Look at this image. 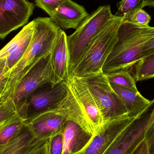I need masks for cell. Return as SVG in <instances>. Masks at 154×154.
I'll return each mask as SVG.
<instances>
[{"instance_id": "obj_5", "label": "cell", "mask_w": 154, "mask_h": 154, "mask_svg": "<svg viewBox=\"0 0 154 154\" xmlns=\"http://www.w3.org/2000/svg\"><path fill=\"white\" fill-rule=\"evenodd\" d=\"M94 97L104 121L128 115L117 94L103 73L80 79Z\"/></svg>"}, {"instance_id": "obj_4", "label": "cell", "mask_w": 154, "mask_h": 154, "mask_svg": "<svg viewBox=\"0 0 154 154\" xmlns=\"http://www.w3.org/2000/svg\"><path fill=\"white\" fill-rule=\"evenodd\" d=\"M114 16L110 5L100 6L87 17L73 34L67 36L68 76L86 46Z\"/></svg>"}, {"instance_id": "obj_20", "label": "cell", "mask_w": 154, "mask_h": 154, "mask_svg": "<svg viewBox=\"0 0 154 154\" xmlns=\"http://www.w3.org/2000/svg\"><path fill=\"white\" fill-rule=\"evenodd\" d=\"M134 66V77L136 81L154 78V53L143 58Z\"/></svg>"}, {"instance_id": "obj_2", "label": "cell", "mask_w": 154, "mask_h": 154, "mask_svg": "<svg viewBox=\"0 0 154 154\" xmlns=\"http://www.w3.org/2000/svg\"><path fill=\"white\" fill-rule=\"evenodd\" d=\"M153 37L154 27L123 20L119 30L117 42L102 68L103 74L129 70L141 60L144 46Z\"/></svg>"}, {"instance_id": "obj_19", "label": "cell", "mask_w": 154, "mask_h": 154, "mask_svg": "<svg viewBox=\"0 0 154 154\" xmlns=\"http://www.w3.org/2000/svg\"><path fill=\"white\" fill-rule=\"evenodd\" d=\"M33 27L29 31L24 38L22 40L18 47L6 58V63L4 69V75L9 78V74L12 69L17 65L23 57L30 43L33 34Z\"/></svg>"}, {"instance_id": "obj_31", "label": "cell", "mask_w": 154, "mask_h": 154, "mask_svg": "<svg viewBox=\"0 0 154 154\" xmlns=\"http://www.w3.org/2000/svg\"><path fill=\"white\" fill-rule=\"evenodd\" d=\"M30 154H49V139L44 145Z\"/></svg>"}, {"instance_id": "obj_10", "label": "cell", "mask_w": 154, "mask_h": 154, "mask_svg": "<svg viewBox=\"0 0 154 154\" xmlns=\"http://www.w3.org/2000/svg\"><path fill=\"white\" fill-rule=\"evenodd\" d=\"M154 105V100L153 101ZM154 120V106L151 112L135 120L112 143L104 154H131L143 141L146 132Z\"/></svg>"}, {"instance_id": "obj_12", "label": "cell", "mask_w": 154, "mask_h": 154, "mask_svg": "<svg viewBox=\"0 0 154 154\" xmlns=\"http://www.w3.org/2000/svg\"><path fill=\"white\" fill-rule=\"evenodd\" d=\"M68 120L57 108L42 113L26 122L36 138L48 140L61 134Z\"/></svg>"}, {"instance_id": "obj_30", "label": "cell", "mask_w": 154, "mask_h": 154, "mask_svg": "<svg viewBox=\"0 0 154 154\" xmlns=\"http://www.w3.org/2000/svg\"><path fill=\"white\" fill-rule=\"evenodd\" d=\"M154 53V37L146 43L141 53V59L144 57Z\"/></svg>"}, {"instance_id": "obj_28", "label": "cell", "mask_w": 154, "mask_h": 154, "mask_svg": "<svg viewBox=\"0 0 154 154\" xmlns=\"http://www.w3.org/2000/svg\"><path fill=\"white\" fill-rule=\"evenodd\" d=\"M144 140L146 143L148 154H154V120L146 132Z\"/></svg>"}, {"instance_id": "obj_33", "label": "cell", "mask_w": 154, "mask_h": 154, "mask_svg": "<svg viewBox=\"0 0 154 154\" xmlns=\"http://www.w3.org/2000/svg\"><path fill=\"white\" fill-rule=\"evenodd\" d=\"M144 7L146 6L154 7V0H144Z\"/></svg>"}, {"instance_id": "obj_11", "label": "cell", "mask_w": 154, "mask_h": 154, "mask_svg": "<svg viewBox=\"0 0 154 154\" xmlns=\"http://www.w3.org/2000/svg\"><path fill=\"white\" fill-rule=\"evenodd\" d=\"M34 10L28 0H0V39L25 25Z\"/></svg>"}, {"instance_id": "obj_22", "label": "cell", "mask_w": 154, "mask_h": 154, "mask_svg": "<svg viewBox=\"0 0 154 154\" xmlns=\"http://www.w3.org/2000/svg\"><path fill=\"white\" fill-rule=\"evenodd\" d=\"M33 25L34 22L32 20L24 26L22 29L0 51V60L7 57L15 50Z\"/></svg>"}, {"instance_id": "obj_24", "label": "cell", "mask_w": 154, "mask_h": 154, "mask_svg": "<svg viewBox=\"0 0 154 154\" xmlns=\"http://www.w3.org/2000/svg\"><path fill=\"white\" fill-rule=\"evenodd\" d=\"M16 108L12 98L0 102V129L16 114Z\"/></svg>"}, {"instance_id": "obj_7", "label": "cell", "mask_w": 154, "mask_h": 154, "mask_svg": "<svg viewBox=\"0 0 154 154\" xmlns=\"http://www.w3.org/2000/svg\"><path fill=\"white\" fill-rule=\"evenodd\" d=\"M67 94L64 81L53 86L45 83L36 89L25 104L26 120L29 121L44 112L57 109Z\"/></svg>"}, {"instance_id": "obj_16", "label": "cell", "mask_w": 154, "mask_h": 154, "mask_svg": "<svg viewBox=\"0 0 154 154\" xmlns=\"http://www.w3.org/2000/svg\"><path fill=\"white\" fill-rule=\"evenodd\" d=\"M62 134L63 149L61 154H75L79 152L92 136L75 122L69 120L67 121Z\"/></svg>"}, {"instance_id": "obj_27", "label": "cell", "mask_w": 154, "mask_h": 154, "mask_svg": "<svg viewBox=\"0 0 154 154\" xmlns=\"http://www.w3.org/2000/svg\"><path fill=\"white\" fill-rule=\"evenodd\" d=\"M63 149L62 133L49 138V154H61Z\"/></svg>"}, {"instance_id": "obj_32", "label": "cell", "mask_w": 154, "mask_h": 154, "mask_svg": "<svg viewBox=\"0 0 154 154\" xmlns=\"http://www.w3.org/2000/svg\"><path fill=\"white\" fill-rule=\"evenodd\" d=\"M131 154H149L146 143L144 139Z\"/></svg>"}, {"instance_id": "obj_15", "label": "cell", "mask_w": 154, "mask_h": 154, "mask_svg": "<svg viewBox=\"0 0 154 154\" xmlns=\"http://www.w3.org/2000/svg\"><path fill=\"white\" fill-rule=\"evenodd\" d=\"M48 140L36 138L25 121L22 130L15 139L6 144L0 145V154H30Z\"/></svg>"}, {"instance_id": "obj_34", "label": "cell", "mask_w": 154, "mask_h": 154, "mask_svg": "<svg viewBox=\"0 0 154 154\" xmlns=\"http://www.w3.org/2000/svg\"><path fill=\"white\" fill-rule=\"evenodd\" d=\"M2 100H1V99H0V102H2Z\"/></svg>"}, {"instance_id": "obj_1", "label": "cell", "mask_w": 154, "mask_h": 154, "mask_svg": "<svg viewBox=\"0 0 154 154\" xmlns=\"http://www.w3.org/2000/svg\"><path fill=\"white\" fill-rule=\"evenodd\" d=\"M33 22L34 29L30 43L23 57L9 73L1 98L2 101L11 98L21 79L38 61L50 53L56 39L62 30L51 18L38 17Z\"/></svg>"}, {"instance_id": "obj_25", "label": "cell", "mask_w": 154, "mask_h": 154, "mask_svg": "<svg viewBox=\"0 0 154 154\" xmlns=\"http://www.w3.org/2000/svg\"><path fill=\"white\" fill-rule=\"evenodd\" d=\"M124 21L134 23L142 26H149L151 17L143 9L134 11L123 17Z\"/></svg>"}, {"instance_id": "obj_17", "label": "cell", "mask_w": 154, "mask_h": 154, "mask_svg": "<svg viewBox=\"0 0 154 154\" xmlns=\"http://www.w3.org/2000/svg\"><path fill=\"white\" fill-rule=\"evenodd\" d=\"M110 85L122 100L129 116L137 119L148 111L151 101L143 97L140 92L115 84Z\"/></svg>"}, {"instance_id": "obj_29", "label": "cell", "mask_w": 154, "mask_h": 154, "mask_svg": "<svg viewBox=\"0 0 154 154\" xmlns=\"http://www.w3.org/2000/svg\"><path fill=\"white\" fill-rule=\"evenodd\" d=\"M6 63V58L0 60V99H1L5 89L8 78L4 75V69Z\"/></svg>"}, {"instance_id": "obj_13", "label": "cell", "mask_w": 154, "mask_h": 154, "mask_svg": "<svg viewBox=\"0 0 154 154\" xmlns=\"http://www.w3.org/2000/svg\"><path fill=\"white\" fill-rule=\"evenodd\" d=\"M89 15L83 6L71 0H64L50 18L60 28L76 30Z\"/></svg>"}, {"instance_id": "obj_3", "label": "cell", "mask_w": 154, "mask_h": 154, "mask_svg": "<svg viewBox=\"0 0 154 154\" xmlns=\"http://www.w3.org/2000/svg\"><path fill=\"white\" fill-rule=\"evenodd\" d=\"M123 17L114 15L90 42L69 76L82 79L103 73L102 68L118 39Z\"/></svg>"}, {"instance_id": "obj_14", "label": "cell", "mask_w": 154, "mask_h": 154, "mask_svg": "<svg viewBox=\"0 0 154 154\" xmlns=\"http://www.w3.org/2000/svg\"><path fill=\"white\" fill-rule=\"evenodd\" d=\"M67 35L63 30L56 39L50 52L52 85L64 81L68 77Z\"/></svg>"}, {"instance_id": "obj_9", "label": "cell", "mask_w": 154, "mask_h": 154, "mask_svg": "<svg viewBox=\"0 0 154 154\" xmlns=\"http://www.w3.org/2000/svg\"><path fill=\"white\" fill-rule=\"evenodd\" d=\"M64 82L74 95L93 136L104 123L102 115L94 97L81 79L68 76Z\"/></svg>"}, {"instance_id": "obj_26", "label": "cell", "mask_w": 154, "mask_h": 154, "mask_svg": "<svg viewBox=\"0 0 154 154\" xmlns=\"http://www.w3.org/2000/svg\"><path fill=\"white\" fill-rule=\"evenodd\" d=\"M35 5L43 10L50 17L64 0H34Z\"/></svg>"}, {"instance_id": "obj_18", "label": "cell", "mask_w": 154, "mask_h": 154, "mask_svg": "<svg viewBox=\"0 0 154 154\" xmlns=\"http://www.w3.org/2000/svg\"><path fill=\"white\" fill-rule=\"evenodd\" d=\"M26 120L17 114L0 129V145L6 144L15 139L22 130Z\"/></svg>"}, {"instance_id": "obj_21", "label": "cell", "mask_w": 154, "mask_h": 154, "mask_svg": "<svg viewBox=\"0 0 154 154\" xmlns=\"http://www.w3.org/2000/svg\"><path fill=\"white\" fill-rule=\"evenodd\" d=\"M106 76L110 84L127 88L135 92H139L134 78L130 74L129 70H119L109 73Z\"/></svg>"}, {"instance_id": "obj_6", "label": "cell", "mask_w": 154, "mask_h": 154, "mask_svg": "<svg viewBox=\"0 0 154 154\" xmlns=\"http://www.w3.org/2000/svg\"><path fill=\"white\" fill-rule=\"evenodd\" d=\"M50 53L38 61L20 80L11 97L19 113L31 94L40 86L52 83Z\"/></svg>"}, {"instance_id": "obj_23", "label": "cell", "mask_w": 154, "mask_h": 154, "mask_svg": "<svg viewBox=\"0 0 154 154\" xmlns=\"http://www.w3.org/2000/svg\"><path fill=\"white\" fill-rule=\"evenodd\" d=\"M144 0H122L118 3V11L115 16L124 17L127 14L144 7Z\"/></svg>"}, {"instance_id": "obj_8", "label": "cell", "mask_w": 154, "mask_h": 154, "mask_svg": "<svg viewBox=\"0 0 154 154\" xmlns=\"http://www.w3.org/2000/svg\"><path fill=\"white\" fill-rule=\"evenodd\" d=\"M136 119L129 115L104 121L89 142L75 154H104L119 135Z\"/></svg>"}]
</instances>
